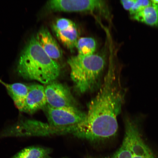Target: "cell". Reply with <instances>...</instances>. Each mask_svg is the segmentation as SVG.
<instances>
[{"instance_id":"obj_14","label":"cell","mask_w":158,"mask_h":158,"mask_svg":"<svg viewBox=\"0 0 158 158\" xmlns=\"http://www.w3.org/2000/svg\"><path fill=\"white\" fill-rule=\"evenodd\" d=\"M52 152L50 148L31 146L24 148L10 158H43Z\"/></svg>"},{"instance_id":"obj_20","label":"cell","mask_w":158,"mask_h":158,"mask_svg":"<svg viewBox=\"0 0 158 158\" xmlns=\"http://www.w3.org/2000/svg\"><path fill=\"white\" fill-rule=\"evenodd\" d=\"M43 158H52V157H50L49 156H45ZM68 158L66 157H63V158Z\"/></svg>"},{"instance_id":"obj_2","label":"cell","mask_w":158,"mask_h":158,"mask_svg":"<svg viewBox=\"0 0 158 158\" xmlns=\"http://www.w3.org/2000/svg\"><path fill=\"white\" fill-rule=\"evenodd\" d=\"M17 71L19 76L26 80H35L46 85L58 77L61 68L45 52L35 37L33 36L22 51Z\"/></svg>"},{"instance_id":"obj_13","label":"cell","mask_w":158,"mask_h":158,"mask_svg":"<svg viewBox=\"0 0 158 158\" xmlns=\"http://www.w3.org/2000/svg\"><path fill=\"white\" fill-rule=\"evenodd\" d=\"M54 32L59 41L71 51L76 48L77 42L79 38V32L77 27L54 31Z\"/></svg>"},{"instance_id":"obj_15","label":"cell","mask_w":158,"mask_h":158,"mask_svg":"<svg viewBox=\"0 0 158 158\" xmlns=\"http://www.w3.org/2000/svg\"><path fill=\"white\" fill-rule=\"evenodd\" d=\"M96 48L95 40L90 37H82L78 40L76 46L78 55L87 56L94 55Z\"/></svg>"},{"instance_id":"obj_9","label":"cell","mask_w":158,"mask_h":158,"mask_svg":"<svg viewBox=\"0 0 158 158\" xmlns=\"http://www.w3.org/2000/svg\"><path fill=\"white\" fill-rule=\"evenodd\" d=\"M47 105L44 86L39 84L29 85V91L21 112L29 114L43 110Z\"/></svg>"},{"instance_id":"obj_4","label":"cell","mask_w":158,"mask_h":158,"mask_svg":"<svg viewBox=\"0 0 158 158\" xmlns=\"http://www.w3.org/2000/svg\"><path fill=\"white\" fill-rule=\"evenodd\" d=\"M125 131L121 147L105 157L88 156L85 158H157L142 138L138 123L128 117L125 120Z\"/></svg>"},{"instance_id":"obj_3","label":"cell","mask_w":158,"mask_h":158,"mask_svg":"<svg viewBox=\"0 0 158 158\" xmlns=\"http://www.w3.org/2000/svg\"><path fill=\"white\" fill-rule=\"evenodd\" d=\"M106 62V56L100 53L87 56L77 55L69 59L71 78L77 91L83 94L94 88L99 80Z\"/></svg>"},{"instance_id":"obj_12","label":"cell","mask_w":158,"mask_h":158,"mask_svg":"<svg viewBox=\"0 0 158 158\" xmlns=\"http://www.w3.org/2000/svg\"><path fill=\"white\" fill-rule=\"evenodd\" d=\"M130 17L134 21L150 26L158 27V5L152 3L137 13L130 15Z\"/></svg>"},{"instance_id":"obj_16","label":"cell","mask_w":158,"mask_h":158,"mask_svg":"<svg viewBox=\"0 0 158 158\" xmlns=\"http://www.w3.org/2000/svg\"><path fill=\"white\" fill-rule=\"evenodd\" d=\"M76 27L73 21L70 19L65 18L57 19L51 26L53 31L63 30Z\"/></svg>"},{"instance_id":"obj_6","label":"cell","mask_w":158,"mask_h":158,"mask_svg":"<svg viewBox=\"0 0 158 158\" xmlns=\"http://www.w3.org/2000/svg\"><path fill=\"white\" fill-rule=\"evenodd\" d=\"M48 124L54 128H63L77 125L82 123L86 114L77 107L54 108L47 105L43 110Z\"/></svg>"},{"instance_id":"obj_10","label":"cell","mask_w":158,"mask_h":158,"mask_svg":"<svg viewBox=\"0 0 158 158\" xmlns=\"http://www.w3.org/2000/svg\"><path fill=\"white\" fill-rule=\"evenodd\" d=\"M35 37L50 58L55 61L62 58L63 56L62 49L56 40L46 27H43L40 30Z\"/></svg>"},{"instance_id":"obj_18","label":"cell","mask_w":158,"mask_h":158,"mask_svg":"<svg viewBox=\"0 0 158 158\" xmlns=\"http://www.w3.org/2000/svg\"><path fill=\"white\" fill-rule=\"evenodd\" d=\"M134 1V0H122L120 2L123 8L129 12L133 7Z\"/></svg>"},{"instance_id":"obj_1","label":"cell","mask_w":158,"mask_h":158,"mask_svg":"<svg viewBox=\"0 0 158 158\" xmlns=\"http://www.w3.org/2000/svg\"><path fill=\"white\" fill-rule=\"evenodd\" d=\"M114 57L110 58V66L97 94L88 105L82 123L66 128L67 134L91 141L110 139L117 133L118 116L125 100L126 90L120 83Z\"/></svg>"},{"instance_id":"obj_11","label":"cell","mask_w":158,"mask_h":158,"mask_svg":"<svg viewBox=\"0 0 158 158\" xmlns=\"http://www.w3.org/2000/svg\"><path fill=\"white\" fill-rule=\"evenodd\" d=\"M0 83L5 87L16 107L21 112L29 91V85L21 83L8 84L0 79Z\"/></svg>"},{"instance_id":"obj_5","label":"cell","mask_w":158,"mask_h":158,"mask_svg":"<svg viewBox=\"0 0 158 158\" xmlns=\"http://www.w3.org/2000/svg\"><path fill=\"white\" fill-rule=\"evenodd\" d=\"M47 9L49 11L69 13H97L112 21L109 7L105 1L100 0H52L47 2Z\"/></svg>"},{"instance_id":"obj_17","label":"cell","mask_w":158,"mask_h":158,"mask_svg":"<svg viewBox=\"0 0 158 158\" xmlns=\"http://www.w3.org/2000/svg\"><path fill=\"white\" fill-rule=\"evenodd\" d=\"M152 3L151 1L149 0H134L133 7L129 11L130 15L137 13L143 8L151 5Z\"/></svg>"},{"instance_id":"obj_7","label":"cell","mask_w":158,"mask_h":158,"mask_svg":"<svg viewBox=\"0 0 158 158\" xmlns=\"http://www.w3.org/2000/svg\"><path fill=\"white\" fill-rule=\"evenodd\" d=\"M3 137L48 136L54 135L53 128L48 123L32 120H20L7 128L2 134Z\"/></svg>"},{"instance_id":"obj_19","label":"cell","mask_w":158,"mask_h":158,"mask_svg":"<svg viewBox=\"0 0 158 158\" xmlns=\"http://www.w3.org/2000/svg\"><path fill=\"white\" fill-rule=\"evenodd\" d=\"M151 1L153 3L158 5V0H151Z\"/></svg>"},{"instance_id":"obj_8","label":"cell","mask_w":158,"mask_h":158,"mask_svg":"<svg viewBox=\"0 0 158 158\" xmlns=\"http://www.w3.org/2000/svg\"><path fill=\"white\" fill-rule=\"evenodd\" d=\"M47 104L54 108L77 107L76 102L69 89L54 81L44 86Z\"/></svg>"}]
</instances>
